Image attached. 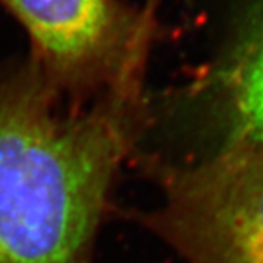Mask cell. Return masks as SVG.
<instances>
[{"mask_svg": "<svg viewBox=\"0 0 263 263\" xmlns=\"http://www.w3.org/2000/svg\"><path fill=\"white\" fill-rule=\"evenodd\" d=\"M139 97L136 79L71 106L30 60L0 73V263H91Z\"/></svg>", "mask_w": 263, "mask_h": 263, "instance_id": "6da1fadb", "label": "cell"}, {"mask_svg": "<svg viewBox=\"0 0 263 263\" xmlns=\"http://www.w3.org/2000/svg\"><path fill=\"white\" fill-rule=\"evenodd\" d=\"M164 203L136 221L187 263H263V148L230 139L211 159L162 169Z\"/></svg>", "mask_w": 263, "mask_h": 263, "instance_id": "7a4b0ae2", "label": "cell"}, {"mask_svg": "<svg viewBox=\"0 0 263 263\" xmlns=\"http://www.w3.org/2000/svg\"><path fill=\"white\" fill-rule=\"evenodd\" d=\"M29 35V60L57 97L84 106L142 76L150 21L120 0H0Z\"/></svg>", "mask_w": 263, "mask_h": 263, "instance_id": "3957f363", "label": "cell"}, {"mask_svg": "<svg viewBox=\"0 0 263 263\" xmlns=\"http://www.w3.org/2000/svg\"><path fill=\"white\" fill-rule=\"evenodd\" d=\"M211 88L229 140L240 139L263 148V7L251 16L213 73Z\"/></svg>", "mask_w": 263, "mask_h": 263, "instance_id": "277c9868", "label": "cell"}]
</instances>
